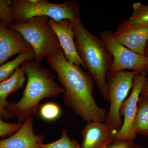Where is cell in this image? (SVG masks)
Masks as SVG:
<instances>
[{
	"label": "cell",
	"mask_w": 148,
	"mask_h": 148,
	"mask_svg": "<svg viewBox=\"0 0 148 148\" xmlns=\"http://www.w3.org/2000/svg\"><path fill=\"white\" fill-rule=\"evenodd\" d=\"M46 58L63 86L66 106L87 123L104 122L108 112L95 102L93 96L95 82L90 74L67 61L62 49Z\"/></svg>",
	"instance_id": "cell-1"
},
{
	"label": "cell",
	"mask_w": 148,
	"mask_h": 148,
	"mask_svg": "<svg viewBox=\"0 0 148 148\" xmlns=\"http://www.w3.org/2000/svg\"><path fill=\"white\" fill-rule=\"evenodd\" d=\"M21 65L28 78L27 86L21 99L16 103L8 102L6 108L18 123L33 114L38 116L39 103L42 99L57 97L65 92L55 81V76L40 62L26 60Z\"/></svg>",
	"instance_id": "cell-2"
},
{
	"label": "cell",
	"mask_w": 148,
	"mask_h": 148,
	"mask_svg": "<svg viewBox=\"0 0 148 148\" xmlns=\"http://www.w3.org/2000/svg\"><path fill=\"white\" fill-rule=\"evenodd\" d=\"M73 24L78 54L94 80L101 96L109 102L106 76L112 64V56L104 41L91 34L80 19Z\"/></svg>",
	"instance_id": "cell-3"
},
{
	"label": "cell",
	"mask_w": 148,
	"mask_h": 148,
	"mask_svg": "<svg viewBox=\"0 0 148 148\" xmlns=\"http://www.w3.org/2000/svg\"><path fill=\"white\" fill-rule=\"evenodd\" d=\"M10 7L14 24L24 22L36 16H47L56 21L80 20V7L75 0L53 3L44 0H11Z\"/></svg>",
	"instance_id": "cell-4"
},
{
	"label": "cell",
	"mask_w": 148,
	"mask_h": 148,
	"mask_svg": "<svg viewBox=\"0 0 148 148\" xmlns=\"http://www.w3.org/2000/svg\"><path fill=\"white\" fill-rule=\"evenodd\" d=\"M47 16H36L9 27L19 32L34 51V60L41 62L47 56L62 49Z\"/></svg>",
	"instance_id": "cell-5"
},
{
	"label": "cell",
	"mask_w": 148,
	"mask_h": 148,
	"mask_svg": "<svg viewBox=\"0 0 148 148\" xmlns=\"http://www.w3.org/2000/svg\"><path fill=\"white\" fill-rule=\"evenodd\" d=\"M138 73L134 71H119L108 72L106 76L110 106L105 122L117 133L123 123L120 114L121 107L132 87L133 78Z\"/></svg>",
	"instance_id": "cell-6"
},
{
	"label": "cell",
	"mask_w": 148,
	"mask_h": 148,
	"mask_svg": "<svg viewBox=\"0 0 148 148\" xmlns=\"http://www.w3.org/2000/svg\"><path fill=\"white\" fill-rule=\"evenodd\" d=\"M100 36L112 56V64L109 72L126 70L139 73L148 71V58L146 56L135 53L122 45L110 30L101 31Z\"/></svg>",
	"instance_id": "cell-7"
},
{
	"label": "cell",
	"mask_w": 148,
	"mask_h": 148,
	"mask_svg": "<svg viewBox=\"0 0 148 148\" xmlns=\"http://www.w3.org/2000/svg\"><path fill=\"white\" fill-rule=\"evenodd\" d=\"M148 73L146 71L138 73L134 77L132 92L129 98L123 101L120 110L121 116L123 117V123L116 134V140L133 142L137 137V134L133 128V123L138 112L139 97Z\"/></svg>",
	"instance_id": "cell-8"
},
{
	"label": "cell",
	"mask_w": 148,
	"mask_h": 148,
	"mask_svg": "<svg viewBox=\"0 0 148 148\" xmlns=\"http://www.w3.org/2000/svg\"><path fill=\"white\" fill-rule=\"evenodd\" d=\"M114 38L122 45L140 55L145 56L148 42V26L131 24L128 19L119 24L113 32Z\"/></svg>",
	"instance_id": "cell-9"
},
{
	"label": "cell",
	"mask_w": 148,
	"mask_h": 148,
	"mask_svg": "<svg viewBox=\"0 0 148 148\" xmlns=\"http://www.w3.org/2000/svg\"><path fill=\"white\" fill-rule=\"evenodd\" d=\"M117 133L105 122L87 123L81 131V148H108L115 141Z\"/></svg>",
	"instance_id": "cell-10"
},
{
	"label": "cell",
	"mask_w": 148,
	"mask_h": 148,
	"mask_svg": "<svg viewBox=\"0 0 148 148\" xmlns=\"http://www.w3.org/2000/svg\"><path fill=\"white\" fill-rule=\"evenodd\" d=\"M32 49V46L19 32L9 28L0 19V66L13 56Z\"/></svg>",
	"instance_id": "cell-11"
},
{
	"label": "cell",
	"mask_w": 148,
	"mask_h": 148,
	"mask_svg": "<svg viewBox=\"0 0 148 148\" xmlns=\"http://www.w3.org/2000/svg\"><path fill=\"white\" fill-rule=\"evenodd\" d=\"M49 23L57 36L66 60L71 64L82 66L85 69L75 45V33L73 22L69 19L57 21L49 18Z\"/></svg>",
	"instance_id": "cell-12"
},
{
	"label": "cell",
	"mask_w": 148,
	"mask_h": 148,
	"mask_svg": "<svg viewBox=\"0 0 148 148\" xmlns=\"http://www.w3.org/2000/svg\"><path fill=\"white\" fill-rule=\"evenodd\" d=\"M34 119L29 116L21 127L11 137L0 141V148H41L43 143L42 135H36L33 129Z\"/></svg>",
	"instance_id": "cell-13"
},
{
	"label": "cell",
	"mask_w": 148,
	"mask_h": 148,
	"mask_svg": "<svg viewBox=\"0 0 148 148\" xmlns=\"http://www.w3.org/2000/svg\"><path fill=\"white\" fill-rule=\"evenodd\" d=\"M25 72L22 68L18 67L8 79L0 82V110L6 112L8 104L7 98L11 93L24 86L26 81Z\"/></svg>",
	"instance_id": "cell-14"
},
{
	"label": "cell",
	"mask_w": 148,
	"mask_h": 148,
	"mask_svg": "<svg viewBox=\"0 0 148 148\" xmlns=\"http://www.w3.org/2000/svg\"><path fill=\"white\" fill-rule=\"evenodd\" d=\"M133 128L138 135L148 137V95L140 94Z\"/></svg>",
	"instance_id": "cell-15"
},
{
	"label": "cell",
	"mask_w": 148,
	"mask_h": 148,
	"mask_svg": "<svg viewBox=\"0 0 148 148\" xmlns=\"http://www.w3.org/2000/svg\"><path fill=\"white\" fill-rule=\"evenodd\" d=\"M34 51L32 49L29 52L18 54L13 60L0 66V82L9 78L24 61L34 60Z\"/></svg>",
	"instance_id": "cell-16"
},
{
	"label": "cell",
	"mask_w": 148,
	"mask_h": 148,
	"mask_svg": "<svg viewBox=\"0 0 148 148\" xmlns=\"http://www.w3.org/2000/svg\"><path fill=\"white\" fill-rule=\"evenodd\" d=\"M61 114V107L54 103H47L40 105L38 116L46 121H52L59 118Z\"/></svg>",
	"instance_id": "cell-17"
},
{
	"label": "cell",
	"mask_w": 148,
	"mask_h": 148,
	"mask_svg": "<svg viewBox=\"0 0 148 148\" xmlns=\"http://www.w3.org/2000/svg\"><path fill=\"white\" fill-rule=\"evenodd\" d=\"M133 9L132 16L128 19L131 24L148 26V5L142 3H134L132 5Z\"/></svg>",
	"instance_id": "cell-18"
},
{
	"label": "cell",
	"mask_w": 148,
	"mask_h": 148,
	"mask_svg": "<svg viewBox=\"0 0 148 148\" xmlns=\"http://www.w3.org/2000/svg\"><path fill=\"white\" fill-rule=\"evenodd\" d=\"M40 147L41 148H81V145L75 139L71 140L68 136L67 130L63 129L60 139L51 143H42Z\"/></svg>",
	"instance_id": "cell-19"
},
{
	"label": "cell",
	"mask_w": 148,
	"mask_h": 148,
	"mask_svg": "<svg viewBox=\"0 0 148 148\" xmlns=\"http://www.w3.org/2000/svg\"><path fill=\"white\" fill-rule=\"evenodd\" d=\"M10 2L11 0H0V19L8 27L14 24Z\"/></svg>",
	"instance_id": "cell-20"
},
{
	"label": "cell",
	"mask_w": 148,
	"mask_h": 148,
	"mask_svg": "<svg viewBox=\"0 0 148 148\" xmlns=\"http://www.w3.org/2000/svg\"><path fill=\"white\" fill-rule=\"evenodd\" d=\"M0 116V138L11 135L16 132L21 127L23 123H8L3 121Z\"/></svg>",
	"instance_id": "cell-21"
},
{
	"label": "cell",
	"mask_w": 148,
	"mask_h": 148,
	"mask_svg": "<svg viewBox=\"0 0 148 148\" xmlns=\"http://www.w3.org/2000/svg\"><path fill=\"white\" fill-rule=\"evenodd\" d=\"M141 145H138L131 141L123 140H116L108 148H141Z\"/></svg>",
	"instance_id": "cell-22"
},
{
	"label": "cell",
	"mask_w": 148,
	"mask_h": 148,
	"mask_svg": "<svg viewBox=\"0 0 148 148\" xmlns=\"http://www.w3.org/2000/svg\"><path fill=\"white\" fill-rule=\"evenodd\" d=\"M0 116L5 119H12L14 116L8 110L6 112H2L0 110Z\"/></svg>",
	"instance_id": "cell-23"
},
{
	"label": "cell",
	"mask_w": 148,
	"mask_h": 148,
	"mask_svg": "<svg viewBox=\"0 0 148 148\" xmlns=\"http://www.w3.org/2000/svg\"><path fill=\"white\" fill-rule=\"evenodd\" d=\"M141 93L148 95V77L145 82L144 83Z\"/></svg>",
	"instance_id": "cell-24"
},
{
	"label": "cell",
	"mask_w": 148,
	"mask_h": 148,
	"mask_svg": "<svg viewBox=\"0 0 148 148\" xmlns=\"http://www.w3.org/2000/svg\"><path fill=\"white\" fill-rule=\"evenodd\" d=\"M145 54L146 56L148 58V42L146 44L145 49Z\"/></svg>",
	"instance_id": "cell-25"
}]
</instances>
